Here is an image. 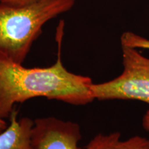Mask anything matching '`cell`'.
I'll list each match as a JSON object with an SVG mask.
<instances>
[{"label":"cell","instance_id":"1","mask_svg":"<svg viewBox=\"0 0 149 149\" xmlns=\"http://www.w3.org/2000/svg\"><path fill=\"white\" fill-rule=\"evenodd\" d=\"M64 24L57 30V58L44 68H26L0 53V116L10 117L17 103L43 97L74 106H84L95 100L88 76L68 71L63 64L61 48Z\"/></svg>","mask_w":149,"mask_h":149},{"label":"cell","instance_id":"2","mask_svg":"<svg viewBox=\"0 0 149 149\" xmlns=\"http://www.w3.org/2000/svg\"><path fill=\"white\" fill-rule=\"evenodd\" d=\"M75 0H38L21 7L0 3V53L23 64L48 21L71 10Z\"/></svg>","mask_w":149,"mask_h":149},{"label":"cell","instance_id":"3","mask_svg":"<svg viewBox=\"0 0 149 149\" xmlns=\"http://www.w3.org/2000/svg\"><path fill=\"white\" fill-rule=\"evenodd\" d=\"M122 74L106 82L91 85L95 100H135L149 104V58L136 48L121 42Z\"/></svg>","mask_w":149,"mask_h":149},{"label":"cell","instance_id":"4","mask_svg":"<svg viewBox=\"0 0 149 149\" xmlns=\"http://www.w3.org/2000/svg\"><path fill=\"white\" fill-rule=\"evenodd\" d=\"M80 126L77 122L64 121L55 117L34 120L31 141L35 149H82Z\"/></svg>","mask_w":149,"mask_h":149},{"label":"cell","instance_id":"5","mask_svg":"<svg viewBox=\"0 0 149 149\" xmlns=\"http://www.w3.org/2000/svg\"><path fill=\"white\" fill-rule=\"evenodd\" d=\"M18 112L13 109L10 124L0 133V149H35L31 141L34 120L28 117L17 120Z\"/></svg>","mask_w":149,"mask_h":149},{"label":"cell","instance_id":"6","mask_svg":"<svg viewBox=\"0 0 149 149\" xmlns=\"http://www.w3.org/2000/svg\"><path fill=\"white\" fill-rule=\"evenodd\" d=\"M84 149H149V139L135 135L122 139L120 132L99 133L89 141Z\"/></svg>","mask_w":149,"mask_h":149},{"label":"cell","instance_id":"7","mask_svg":"<svg viewBox=\"0 0 149 149\" xmlns=\"http://www.w3.org/2000/svg\"><path fill=\"white\" fill-rule=\"evenodd\" d=\"M38 0H0V3L9 6L21 7L35 2Z\"/></svg>","mask_w":149,"mask_h":149},{"label":"cell","instance_id":"8","mask_svg":"<svg viewBox=\"0 0 149 149\" xmlns=\"http://www.w3.org/2000/svg\"><path fill=\"white\" fill-rule=\"evenodd\" d=\"M141 124H142L144 129L149 132V110L145 113L144 116H143Z\"/></svg>","mask_w":149,"mask_h":149},{"label":"cell","instance_id":"9","mask_svg":"<svg viewBox=\"0 0 149 149\" xmlns=\"http://www.w3.org/2000/svg\"><path fill=\"white\" fill-rule=\"evenodd\" d=\"M7 126H8V124L4 120V119L0 116V133L3 131L7 128Z\"/></svg>","mask_w":149,"mask_h":149}]
</instances>
